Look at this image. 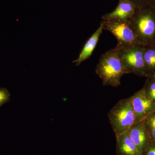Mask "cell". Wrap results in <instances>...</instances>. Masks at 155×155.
I'll list each match as a JSON object with an SVG mask.
<instances>
[{"label":"cell","instance_id":"3957f363","mask_svg":"<svg viewBox=\"0 0 155 155\" xmlns=\"http://www.w3.org/2000/svg\"><path fill=\"white\" fill-rule=\"evenodd\" d=\"M108 117L116 137L127 132L137 122L130 97L119 101L109 111Z\"/></svg>","mask_w":155,"mask_h":155},{"label":"cell","instance_id":"ac0fdd59","mask_svg":"<svg viewBox=\"0 0 155 155\" xmlns=\"http://www.w3.org/2000/svg\"><path fill=\"white\" fill-rule=\"evenodd\" d=\"M147 78L151 79V80H153V81L155 82V73H153L152 75H151L148 76Z\"/></svg>","mask_w":155,"mask_h":155},{"label":"cell","instance_id":"52a82bcc","mask_svg":"<svg viewBox=\"0 0 155 155\" xmlns=\"http://www.w3.org/2000/svg\"><path fill=\"white\" fill-rule=\"evenodd\" d=\"M127 132L143 154L151 140L149 133L145 126L143 121L136 122Z\"/></svg>","mask_w":155,"mask_h":155},{"label":"cell","instance_id":"8fae6325","mask_svg":"<svg viewBox=\"0 0 155 155\" xmlns=\"http://www.w3.org/2000/svg\"><path fill=\"white\" fill-rule=\"evenodd\" d=\"M144 60L146 77L155 73V48L144 46Z\"/></svg>","mask_w":155,"mask_h":155},{"label":"cell","instance_id":"277c9868","mask_svg":"<svg viewBox=\"0 0 155 155\" xmlns=\"http://www.w3.org/2000/svg\"><path fill=\"white\" fill-rule=\"evenodd\" d=\"M103 30L107 31L116 37V47L122 48L141 45L139 42L128 20L120 19L102 20Z\"/></svg>","mask_w":155,"mask_h":155},{"label":"cell","instance_id":"4fadbf2b","mask_svg":"<svg viewBox=\"0 0 155 155\" xmlns=\"http://www.w3.org/2000/svg\"><path fill=\"white\" fill-rule=\"evenodd\" d=\"M143 88L146 94L151 99L155 101V82L147 78V80Z\"/></svg>","mask_w":155,"mask_h":155},{"label":"cell","instance_id":"7c38bea8","mask_svg":"<svg viewBox=\"0 0 155 155\" xmlns=\"http://www.w3.org/2000/svg\"><path fill=\"white\" fill-rule=\"evenodd\" d=\"M143 121L145 126L149 133L151 140H155V112Z\"/></svg>","mask_w":155,"mask_h":155},{"label":"cell","instance_id":"9c48e42d","mask_svg":"<svg viewBox=\"0 0 155 155\" xmlns=\"http://www.w3.org/2000/svg\"><path fill=\"white\" fill-rule=\"evenodd\" d=\"M117 155H143L127 132L116 137Z\"/></svg>","mask_w":155,"mask_h":155},{"label":"cell","instance_id":"e0dca14e","mask_svg":"<svg viewBox=\"0 0 155 155\" xmlns=\"http://www.w3.org/2000/svg\"><path fill=\"white\" fill-rule=\"evenodd\" d=\"M147 1L149 6L155 8V0H147Z\"/></svg>","mask_w":155,"mask_h":155},{"label":"cell","instance_id":"8992f818","mask_svg":"<svg viewBox=\"0 0 155 155\" xmlns=\"http://www.w3.org/2000/svg\"><path fill=\"white\" fill-rule=\"evenodd\" d=\"M136 122L143 121L155 112V101L146 94L143 88L130 97Z\"/></svg>","mask_w":155,"mask_h":155},{"label":"cell","instance_id":"30bf717a","mask_svg":"<svg viewBox=\"0 0 155 155\" xmlns=\"http://www.w3.org/2000/svg\"><path fill=\"white\" fill-rule=\"evenodd\" d=\"M103 30V24L101 22L99 28L85 43L78 58L73 61V63H75L76 66H79L82 62L86 61L91 56Z\"/></svg>","mask_w":155,"mask_h":155},{"label":"cell","instance_id":"9a60e30c","mask_svg":"<svg viewBox=\"0 0 155 155\" xmlns=\"http://www.w3.org/2000/svg\"><path fill=\"white\" fill-rule=\"evenodd\" d=\"M143 155H155V140H151L143 152Z\"/></svg>","mask_w":155,"mask_h":155},{"label":"cell","instance_id":"d6986e66","mask_svg":"<svg viewBox=\"0 0 155 155\" xmlns=\"http://www.w3.org/2000/svg\"><path fill=\"white\" fill-rule=\"evenodd\" d=\"M153 46L154 47H155V44L154 45H153Z\"/></svg>","mask_w":155,"mask_h":155},{"label":"cell","instance_id":"5bb4252c","mask_svg":"<svg viewBox=\"0 0 155 155\" xmlns=\"http://www.w3.org/2000/svg\"><path fill=\"white\" fill-rule=\"evenodd\" d=\"M11 94L7 89L4 87L0 88V107L10 100Z\"/></svg>","mask_w":155,"mask_h":155},{"label":"cell","instance_id":"7a4b0ae2","mask_svg":"<svg viewBox=\"0 0 155 155\" xmlns=\"http://www.w3.org/2000/svg\"><path fill=\"white\" fill-rule=\"evenodd\" d=\"M128 21L140 43L144 46L155 44V8L148 6L137 9Z\"/></svg>","mask_w":155,"mask_h":155},{"label":"cell","instance_id":"5b68a950","mask_svg":"<svg viewBox=\"0 0 155 155\" xmlns=\"http://www.w3.org/2000/svg\"><path fill=\"white\" fill-rule=\"evenodd\" d=\"M116 48L119 50L123 64L130 73L146 77L144 60V46L137 45L122 48Z\"/></svg>","mask_w":155,"mask_h":155},{"label":"cell","instance_id":"6da1fadb","mask_svg":"<svg viewBox=\"0 0 155 155\" xmlns=\"http://www.w3.org/2000/svg\"><path fill=\"white\" fill-rule=\"evenodd\" d=\"M95 72L101 79L103 86L116 87L120 86L123 75L130 73L123 64L116 47L102 55Z\"/></svg>","mask_w":155,"mask_h":155},{"label":"cell","instance_id":"2e32d148","mask_svg":"<svg viewBox=\"0 0 155 155\" xmlns=\"http://www.w3.org/2000/svg\"><path fill=\"white\" fill-rule=\"evenodd\" d=\"M133 3L137 9L142 8L148 6L147 0H126Z\"/></svg>","mask_w":155,"mask_h":155},{"label":"cell","instance_id":"ba28073f","mask_svg":"<svg viewBox=\"0 0 155 155\" xmlns=\"http://www.w3.org/2000/svg\"><path fill=\"white\" fill-rule=\"evenodd\" d=\"M116 8L112 12L103 15L102 20L120 19L129 20L135 14L137 8L133 3L126 0H119Z\"/></svg>","mask_w":155,"mask_h":155}]
</instances>
